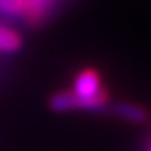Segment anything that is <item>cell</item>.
Masks as SVG:
<instances>
[{"label": "cell", "instance_id": "1", "mask_svg": "<svg viewBox=\"0 0 151 151\" xmlns=\"http://www.w3.org/2000/svg\"><path fill=\"white\" fill-rule=\"evenodd\" d=\"M84 102L86 111H106L109 109V91L104 86V78L99 69L84 68L73 78L69 88Z\"/></svg>", "mask_w": 151, "mask_h": 151}, {"label": "cell", "instance_id": "2", "mask_svg": "<svg viewBox=\"0 0 151 151\" xmlns=\"http://www.w3.org/2000/svg\"><path fill=\"white\" fill-rule=\"evenodd\" d=\"M62 0H26L27 6V15H26V24L29 26H40L44 20L51 15V11L60 4Z\"/></svg>", "mask_w": 151, "mask_h": 151}, {"label": "cell", "instance_id": "3", "mask_svg": "<svg viewBox=\"0 0 151 151\" xmlns=\"http://www.w3.org/2000/svg\"><path fill=\"white\" fill-rule=\"evenodd\" d=\"M109 109L118 118H122V120H126V122H131V124H142L147 118V111L140 104H135V102L120 100V102L109 106Z\"/></svg>", "mask_w": 151, "mask_h": 151}, {"label": "cell", "instance_id": "4", "mask_svg": "<svg viewBox=\"0 0 151 151\" xmlns=\"http://www.w3.org/2000/svg\"><path fill=\"white\" fill-rule=\"evenodd\" d=\"M146 151H151V140H149V144H147V149Z\"/></svg>", "mask_w": 151, "mask_h": 151}]
</instances>
